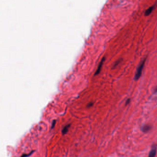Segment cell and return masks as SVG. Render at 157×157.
Masks as SVG:
<instances>
[{
  "label": "cell",
  "instance_id": "obj_1",
  "mask_svg": "<svg viewBox=\"0 0 157 157\" xmlns=\"http://www.w3.org/2000/svg\"><path fill=\"white\" fill-rule=\"evenodd\" d=\"M146 61V59H144L143 60H142L141 61L140 64L139 65L137 70H136V72L135 74V76L134 77V80L135 81L138 80L139 79V78L141 76L142 73V70L143 69L144 66L145 65Z\"/></svg>",
  "mask_w": 157,
  "mask_h": 157
},
{
  "label": "cell",
  "instance_id": "obj_2",
  "mask_svg": "<svg viewBox=\"0 0 157 157\" xmlns=\"http://www.w3.org/2000/svg\"><path fill=\"white\" fill-rule=\"evenodd\" d=\"M157 151V145H153L152 148L149 152L148 157H155Z\"/></svg>",
  "mask_w": 157,
  "mask_h": 157
},
{
  "label": "cell",
  "instance_id": "obj_3",
  "mask_svg": "<svg viewBox=\"0 0 157 157\" xmlns=\"http://www.w3.org/2000/svg\"><path fill=\"white\" fill-rule=\"evenodd\" d=\"M105 61V57H103L102 58L101 60V62L99 64L98 66V68L96 70L95 73H94V75H97L98 74H99L101 71V69H102V66H103V63Z\"/></svg>",
  "mask_w": 157,
  "mask_h": 157
},
{
  "label": "cell",
  "instance_id": "obj_4",
  "mask_svg": "<svg viewBox=\"0 0 157 157\" xmlns=\"http://www.w3.org/2000/svg\"><path fill=\"white\" fill-rule=\"evenodd\" d=\"M151 129H152V127L150 125H145L141 127V130L142 132L146 133L148 132L149 131L151 130Z\"/></svg>",
  "mask_w": 157,
  "mask_h": 157
},
{
  "label": "cell",
  "instance_id": "obj_5",
  "mask_svg": "<svg viewBox=\"0 0 157 157\" xmlns=\"http://www.w3.org/2000/svg\"><path fill=\"white\" fill-rule=\"evenodd\" d=\"M70 126H71V125L69 124V125H67L66 126H65L63 128V130H62V133L63 135L67 134V133L68 132L69 129V128L70 127Z\"/></svg>",
  "mask_w": 157,
  "mask_h": 157
},
{
  "label": "cell",
  "instance_id": "obj_6",
  "mask_svg": "<svg viewBox=\"0 0 157 157\" xmlns=\"http://www.w3.org/2000/svg\"><path fill=\"white\" fill-rule=\"evenodd\" d=\"M153 8H154V7L152 6L149 8H148L146 11L145 12V15L146 16H148L152 13V12H153Z\"/></svg>",
  "mask_w": 157,
  "mask_h": 157
},
{
  "label": "cell",
  "instance_id": "obj_7",
  "mask_svg": "<svg viewBox=\"0 0 157 157\" xmlns=\"http://www.w3.org/2000/svg\"><path fill=\"white\" fill-rule=\"evenodd\" d=\"M34 152V151H32V152H31V153H29V154H23L21 156H20V157H29V156H30L31 155H32V154H33V153Z\"/></svg>",
  "mask_w": 157,
  "mask_h": 157
},
{
  "label": "cell",
  "instance_id": "obj_8",
  "mask_svg": "<svg viewBox=\"0 0 157 157\" xmlns=\"http://www.w3.org/2000/svg\"><path fill=\"white\" fill-rule=\"evenodd\" d=\"M122 61V60H118L115 63H114V65H113V68H115L117 66H118L120 63V62Z\"/></svg>",
  "mask_w": 157,
  "mask_h": 157
},
{
  "label": "cell",
  "instance_id": "obj_9",
  "mask_svg": "<svg viewBox=\"0 0 157 157\" xmlns=\"http://www.w3.org/2000/svg\"><path fill=\"white\" fill-rule=\"evenodd\" d=\"M55 124H56V120H54L52 122V129H53L55 126Z\"/></svg>",
  "mask_w": 157,
  "mask_h": 157
},
{
  "label": "cell",
  "instance_id": "obj_10",
  "mask_svg": "<svg viewBox=\"0 0 157 157\" xmlns=\"http://www.w3.org/2000/svg\"><path fill=\"white\" fill-rule=\"evenodd\" d=\"M130 98H129V99H128L127 100H126V105H128L129 104H130Z\"/></svg>",
  "mask_w": 157,
  "mask_h": 157
},
{
  "label": "cell",
  "instance_id": "obj_11",
  "mask_svg": "<svg viewBox=\"0 0 157 157\" xmlns=\"http://www.w3.org/2000/svg\"><path fill=\"white\" fill-rule=\"evenodd\" d=\"M92 105H93V104H92V103H91V104H89L88 106H89V107H90V106H92Z\"/></svg>",
  "mask_w": 157,
  "mask_h": 157
}]
</instances>
